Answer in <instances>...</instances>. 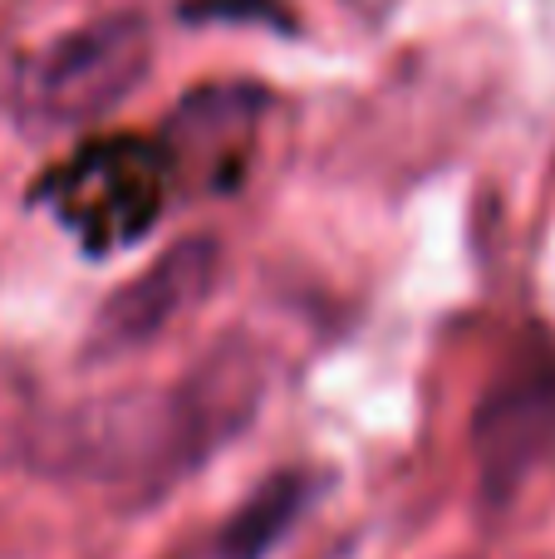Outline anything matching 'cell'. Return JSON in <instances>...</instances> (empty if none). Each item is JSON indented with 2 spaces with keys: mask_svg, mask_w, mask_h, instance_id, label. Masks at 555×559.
Returning a JSON list of instances; mask_svg holds the SVG:
<instances>
[{
  "mask_svg": "<svg viewBox=\"0 0 555 559\" xmlns=\"http://www.w3.org/2000/svg\"><path fill=\"white\" fill-rule=\"evenodd\" d=\"M173 192L177 182L157 138L108 133L74 147L35 197L88 255H114L163 222Z\"/></svg>",
  "mask_w": 555,
  "mask_h": 559,
  "instance_id": "obj_1",
  "label": "cell"
},
{
  "mask_svg": "<svg viewBox=\"0 0 555 559\" xmlns=\"http://www.w3.org/2000/svg\"><path fill=\"white\" fill-rule=\"evenodd\" d=\"M153 64V29L138 15H104L69 35L49 39L45 49L15 69L10 114L29 133H69L108 108H118Z\"/></svg>",
  "mask_w": 555,
  "mask_h": 559,
  "instance_id": "obj_2",
  "label": "cell"
},
{
  "mask_svg": "<svg viewBox=\"0 0 555 559\" xmlns=\"http://www.w3.org/2000/svg\"><path fill=\"white\" fill-rule=\"evenodd\" d=\"M482 496L501 506L555 452V358L511 364L472 417Z\"/></svg>",
  "mask_w": 555,
  "mask_h": 559,
  "instance_id": "obj_3",
  "label": "cell"
},
{
  "mask_svg": "<svg viewBox=\"0 0 555 559\" xmlns=\"http://www.w3.org/2000/svg\"><path fill=\"white\" fill-rule=\"evenodd\" d=\"M265 104L271 98L256 84L192 88L157 138L173 167V182L187 192H236L251 167Z\"/></svg>",
  "mask_w": 555,
  "mask_h": 559,
  "instance_id": "obj_4",
  "label": "cell"
},
{
  "mask_svg": "<svg viewBox=\"0 0 555 559\" xmlns=\"http://www.w3.org/2000/svg\"><path fill=\"white\" fill-rule=\"evenodd\" d=\"M216 251L212 236H187L173 251H163L143 275L128 289H118L94 324V344L98 348H138L147 338H157L177 314L197 305L216 280Z\"/></svg>",
  "mask_w": 555,
  "mask_h": 559,
  "instance_id": "obj_5",
  "label": "cell"
},
{
  "mask_svg": "<svg viewBox=\"0 0 555 559\" xmlns=\"http://www.w3.org/2000/svg\"><path fill=\"white\" fill-rule=\"evenodd\" d=\"M305 496H310V486L295 481V476H275L271 486H261V491L236 511V521L226 525L222 559H261L285 531H291V521L300 515Z\"/></svg>",
  "mask_w": 555,
  "mask_h": 559,
  "instance_id": "obj_6",
  "label": "cell"
}]
</instances>
